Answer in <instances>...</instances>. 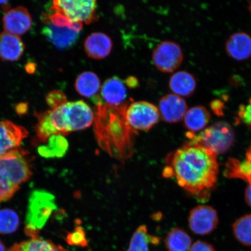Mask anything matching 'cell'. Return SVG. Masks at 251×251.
<instances>
[{"mask_svg":"<svg viewBox=\"0 0 251 251\" xmlns=\"http://www.w3.org/2000/svg\"><path fill=\"white\" fill-rule=\"evenodd\" d=\"M217 156L212 151L188 141L168 155L163 176L174 177L185 190L202 197L215 186L217 180Z\"/></svg>","mask_w":251,"mask_h":251,"instance_id":"cell-1","label":"cell"},{"mask_svg":"<svg viewBox=\"0 0 251 251\" xmlns=\"http://www.w3.org/2000/svg\"><path fill=\"white\" fill-rule=\"evenodd\" d=\"M127 107L125 103L113 106L98 103L94 113V131L99 146L113 158L122 162L133 155L137 134L128 124Z\"/></svg>","mask_w":251,"mask_h":251,"instance_id":"cell-2","label":"cell"},{"mask_svg":"<svg viewBox=\"0 0 251 251\" xmlns=\"http://www.w3.org/2000/svg\"><path fill=\"white\" fill-rule=\"evenodd\" d=\"M37 139L46 143L54 135L65 136L72 131L89 127L94 121V113L82 100L67 102L58 108L36 115Z\"/></svg>","mask_w":251,"mask_h":251,"instance_id":"cell-3","label":"cell"},{"mask_svg":"<svg viewBox=\"0 0 251 251\" xmlns=\"http://www.w3.org/2000/svg\"><path fill=\"white\" fill-rule=\"evenodd\" d=\"M32 175L23 150L16 149L0 156V202L11 199Z\"/></svg>","mask_w":251,"mask_h":251,"instance_id":"cell-4","label":"cell"},{"mask_svg":"<svg viewBox=\"0 0 251 251\" xmlns=\"http://www.w3.org/2000/svg\"><path fill=\"white\" fill-rule=\"evenodd\" d=\"M56 209L55 198L44 190L33 191L29 197L26 218L25 233L31 238H39V234Z\"/></svg>","mask_w":251,"mask_h":251,"instance_id":"cell-5","label":"cell"},{"mask_svg":"<svg viewBox=\"0 0 251 251\" xmlns=\"http://www.w3.org/2000/svg\"><path fill=\"white\" fill-rule=\"evenodd\" d=\"M191 143L211 150L216 155L222 154L230 149L234 140L233 128L225 122H218L200 134L188 132Z\"/></svg>","mask_w":251,"mask_h":251,"instance_id":"cell-6","label":"cell"},{"mask_svg":"<svg viewBox=\"0 0 251 251\" xmlns=\"http://www.w3.org/2000/svg\"><path fill=\"white\" fill-rule=\"evenodd\" d=\"M96 7L95 0H57L52 1L50 9L73 23L89 24L94 20Z\"/></svg>","mask_w":251,"mask_h":251,"instance_id":"cell-7","label":"cell"},{"mask_svg":"<svg viewBox=\"0 0 251 251\" xmlns=\"http://www.w3.org/2000/svg\"><path fill=\"white\" fill-rule=\"evenodd\" d=\"M126 117L128 125L135 131L149 130L158 123V108L147 101H137L127 106Z\"/></svg>","mask_w":251,"mask_h":251,"instance_id":"cell-8","label":"cell"},{"mask_svg":"<svg viewBox=\"0 0 251 251\" xmlns=\"http://www.w3.org/2000/svg\"><path fill=\"white\" fill-rule=\"evenodd\" d=\"M183 53L177 43L165 41L156 46L152 53L153 64L160 71L169 73L180 67Z\"/></svg>","mask_w":251,"mask_h":251,"instance_id":"cell-9","label":"cell"},{"mask_svg":"<svg viewBox=\"0 0 251 251\" xmlns=\"http://www.w3.org/2000/svg\"><path fill=\"white\" fill-rule=\"evenodd\" d=\"M219 223L218 213L212 207L199 205L190 211L188 225L190 230L198 235L210 234L217 227Z\"/></svg>","mask_w":251,"mask_h":251,"instance_id":"cell-10","label":"cell"},{"mask_svg":"<svg viewBox=\"0 0 251 251\" xmlns=\"http://www.w3.org/2000/svg\"><path fill=\"white\" fill-rule=\"evenodd\" d=\"M43 29L44 35L56 48L60 50L68 48L76 42L83 24L75 27H58L46 22Z\"/></svg>","mask_w":251,"mask_h":251,"instance_id":"cell-11","label":"cell"},{"mask_svg":"<svg viewBox=\"0 0 251 251\" xmlns=\"http://www.w3.org/2000/svg\"><path fill=\"white\" fill-rule=\"evenodd\" d=\"M187 110L185 100L174 94H166L159 101L160 117L168 123H177L183 120Z\"/></svg>","mask_w":251,"mask_h":251,"instance_id":"cell-12","label":"cell"},{"mask_svg":"<svg viewBox=\"0 0 251 251\" xmlns=\"http://www.w3.org/2000/svg\"><path fill=\"white\" fill-rule=\"evenodd\" d=\"M27 136L24 127L10 121L0 122V156L17 149Z\"/></svg>","mask_w":251,"mask_h":251,"instance_id":"cell-13","label":"cell"},{"mask_svg":"<svg viewBox=\"0 0 251 251\" xmlns=\"http://www.w3.org/2000/svg\"><path fill=\"white\" fill-rule=\"evenodd\" d=\"M2 21L5 32L17 36L26 33L32 25L29 12L23 7L10 9L5 14Z\"/></svg>","mask_w":251,"mask_h":251,"instance_id":"cell-14","label":"cell"},{"mask_svg":"<svg viewBox=\"0 0 251 251\" xmlns=\"http://www.w3.org/2000/svg\"><path fill=\"white\" fill-rule=\"evenodd\" d=\"M225 50L235 60H246L251 56V36L243 31L232 34L226 43Z\"/></svg>","mask_w":251,"mask_h":251,"instance_id":"cell-15","label":"cell"},{"mask_svg":"<svg viewBox=\"0 0 251 251\" xmlns=\"http://www.w3.org/2000/svg\"><path fill=\"white\" fill-rule=\"evenodd\" d=\"M112 42L106 34L95 32L90 34L84 43V49L89 57L101 59L106 57L111 52Z\"/></svg>","mask_w":251,"mask_h":251,"instance_id":"cell-16","label":"cell"},{"mask_svg":"<svg viewBox=\"0 0 251 251\" xmlns=\"http://www.w3.org/2000/svg\"><path fill=\"white\" fill-rule=\"evenodd\" d=\"M101 94L106 104L118 106L123 104L127 97V90L120 78L112 77L103 83Z\"/></svg>","mask_w":251,"mask_h":251,"instance_id":"cell-17","label":"cell"},{"mask_svg":"<svg viewBox=\"0 0 251 251\" xmlns=\"http://www.w3.org/2000/svg\"><path fill=\"white\" fill-rule=\"evenodd\" d=\"M23 41L17 36L7 32L0 34V58L3 61H15L23 55Z\"/></svg>","mask_w":251,"mask_h":251,"instance_id":"cell-18","label":"cell"},{"mask_svg":"<svg viewBox=\"0 0 251 251\" xmlns=\"http://www.w3.org/2000/svg\"><path fill=\"white\" fill-rule=\"evenodd\" d=\"M169 89L173 94L181 97L193 95L197 88L196 77L187 71L176 72L172 75L169 81Z\"/></svg>","mask_w":251,"mask_h":251,"instance_id":"cell-19","label":"cell"},{"mask_svg":"<svg viewBox=\"0 0 251 251\" xmlns=\"http://www.w3.org/2000/svg\"><path fill=\"white\" fill-rule=\"evenodd\" d=\"M211 117L208 110L204 106H194L188 109L184 116L185 127L192 133L201 131L208 125Z\"/></svg>","mask_w":251,"mask_h":251,"instance_id":"cell-20","label":"cell"},{"mask_svg":"<svg viewBox=\"0 0 251 251\" xmlns=\"http://www.w3.org/2000/svg\"><path fill=\"white\" fill-rule=\"evenodd\" d=\"M75 89L81 96L90 98L95 96L101 88V81L98 76L93 72H83L76 78Z\"/></svg>","mask_w":251,"mask_h":251,"instance_id":"cell-21","label":"cell"},{"mask_svg":"<svg viewBox=\"0 0 251 251\" xmlns=\"http://www.w3.org/2000/svg\"><path fill=\"white\" fill-rule=\"evenodd\" d=\"M226 174L228 177L240 178L251 184V146L243 161L230 159L227 162Z\"/></svg>","mask_w":251,"mask_h":251,"instance_id":"cell-22","label":"cell"},{"mask_svg":"<svg viewBox=\"0 0 251 251\" xmlns=\"http://www.w3.org/2000/svg\"><path fill=\"white\" fill-rule=\"evenodd\" d=\"M47 142L38 149L39 154L45 158H61L68 150V141L62 135H54Z\"/></svg>","mask_w":251,"mask_h":251,"instance_id":"cell-23","label":"cell"},{"mask_svg":"<svg viewBox=\"0 0 251 251\" xmlns=\"http://www.w3.org/2000/svg\"><path fill=\"white\" fill-rule=\"evenodd\" d=\"M159 242V237L150 234L146 226L141 225L134 232L126 251H150V244L158 245Z\"/></svg>","mask_w":251,"mask_h":251,"instance_id":"cell-24","label":"cell"},{"mask_svg":"<svg viewBox=\"0 0 251 251\" xmlns=\"http://www.w3.org/2000/svg\"><path fill=\"white\" fill-rule=\"evenodd\" d=\"M165 244L168 251H189L192 246V240L186 231L175 228L169 232Z\"/></svg>","mask_w":251,"mask_h":251,"instance_id":"cell-25","label":"cell"},{"mask_svg":"<svg viewBox=\"0 0 251 251\" xmlns=\"http://www.w3.org/2000/svg\"><path fill=\"white\" fill-rule=\"evenodd\" d=\"M9 251H67L60 246H57L51 241L31 238L21 243L15 244Z\"/></svg>","mask_w":251,"mask_h":251,"instance_id":"cell-26","label":"cell"},{"mask_svg":"<svg viewBox=\"0 0 251 251\" xmlns=\"http://www.w3.org/2000/svg\"><path fill=\"white\" fill-rule=\"evenodd\" d=\"M233 230L235 237L240 243L251 246V214L237 219L233 225Z\"/></svg>","mask_w":251,"mask_h":251,"instance_id":"cell-27","label":"cell"},{"mask_svg":"<svg viewBox=\"0 0 251 251\" xmlns=\"http://www.w3.org/2000/svg\"><path fill=\"white\" fill-rule=\"evenodd\" d=\"M20 225V219L17 213L11 209L0 211V233L7 234L14 233Z\"/></svg>","mask_w":251,"mask_h":251,"instance_id":"cell-28","label":"cell"},{"mask_svg":"<svg viewBox=\"0 0 251 251\" xmlns=\"http://www.w3.org/2000/svg\"><path fill=\"white\" fill-rule=\"evenodd\" d=\"M65 240L69 245L72 246L81 247L89 246L85 232L80 226L76 227L73 231L69 233Z\"/></svg>","mask_w":251,"mask_h":251,"instance_id":"cell-29","label":"cell"},{"mask_svg":"<svg viewBox=\"0 0 251 251\" xmlns=\"http://www.w3.org/2000/svg\"><path fill=\"white\" fill-rule=\"evenodd\" d=\"M47 102L52 109L59 107L67 102V98L64 93L60 91H53L47 96Z\"/></svg>","mask_w":251,"mask_h":251,"instance_id":"cell-30","label":"cell"},{"mask_svg":"<svg viewBox=\"0 0 251 251\" xmlns=\"http://www.w3.org/2000/svg\"><path fill=\"white\" fill-rule=\"evenodd\" d=\"M238 115L240 120L251 128V99L247 105L240 106Z\"/></svg>","mask_w":251,"mask_h":251,"instance_id":"cell-31","label":"cell"},{"mask_svg":"<svg viewBox=\"0 0 251 251\" xmlns=\"http://www.w3.org/2000/svg\"><path fill=\"white\" fill-rule=\"evenodd\" d=\"M189 251H215L212 245L203 242V241H197L194 243Z\"/></svg>","mask_w":251,"mask_h":251,"instance_id":"cell-32","label":"cell"},{"mask_svg":"<svg viewBox=\"0 0 251 251\" xmlns=\"http://www.w3.org/2000/svg\"><path fill=\"white\" fill-rule=\"evenodd\" d=\"M212 109L213 111L215 112V114L218 115H223V109H224V105L223 103L217 100L212 103Z\"/></svg>","mask_w":251,"mask_h":251,"instance_id":"cell-33","label":"cell"},{"mask_svg":"<svg viewBox=\"0 0 251 251\" xmlns=\"http://www.w3.org/2000/svg\"><path fill=\"white\" fill-rule=\"evenodd\" d=\"M245 199L248 205L251 207V184L247 186L245 192Z\"/></svg>","mask_w":251,"mask_h":251,"instance_id":"cell-34","label":"cell"},{"mask_svg":"<svg viewBox=\"0 0 251 251\" xmlns=\"http://www.w3.org/2000/svg\"><path fill=\"white\" fill-rule=\"evenodd\" d=\"M16 110H17V112L20 115H23L25 114L27 110V104L25 103H19L16 106Z\"/></svg>","mask_w":251,"mask_h":251,"instance_id":"cell-35","label":"cell"},{"mask_svg":"<svg viewBox=\"0 0 251 251\" xmlns=\"http://www.w3.org/2000/svg\"><path fill=\"white\" fill-rule=\"evenodd\" d=\"M0 251H5L4 245L1 240H0Z\"/></svg>","mask_w":251,"mask_h":251,"instance_id":"cell-36","label":"cell"},{"mask_svg":"<svg viewBox=\"0 0 251 251\" xmlns=\"http://www.w3.org/2000/svg\"><path fill=\"white\" fill-rule=\"evenodd\" d=\"M7 2H8L7 1H0V5H3V4L7 5L6 4H7Z\"/></svg>","mask_w":251,"mask_h":251,"instance_id":"cell-37","label":"cell"},{"mask_svg":"<svg viewBox=\"0 0 251 251\" xmlns=\"http://www.w3.org/2000/svg\"><path fill=\"white\" fill-rule=\"evenodd\" d=\"M249 8L250 11L251 12V2H250V5H249Z\"/></svg>","mask_w":251,"mask_h":251,"instance_id":"cell-38","label":"cell"}]
</instances>
